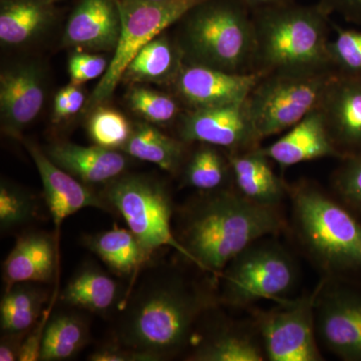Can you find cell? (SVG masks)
I'll return each instance as SVG.
<instances>
[{"instance_id": "6da1fadb", "label": "cell", "mask_w": 361, "mask_h": 361, "mask_svg": "<svg viewBox=\"0 0 361 361\" xmlns=\"http://www.w3.org/2000/svg\"><path fill=\"white\" fill-rule=\"evenodd\" d=\"M284 228L278 206L256 203L237 189L222 188L203 192L184 207L176 237L189 261L220 277L247 247Z\"/></svg>"}, {"instance_id": "7a4b0ae2", "label": "cell", "mask_w": 361, "mask_h": 361, "mask_svg": "<svg viewBox=\"0 0 361 361\" xmlns=\"http://www.w3.org/2000/svg\"><path fill=\"white\" fill-rule=\"evenodd\" d=\"M212 305L206 291L183 276L154 278L127 304L118 344L155 361L173 357L189 343L199 318Z\"/></svg>"}, {"instance_id": "3957f363", "label": "cell", "mask_w": 361, "mask_h": 361, "mask_svg": "<svg viewBox=\"0 0 361 361\" xmlns=\"http://www.w3.org/2000/svg\"><path fill=\"white\" fill-rule=\"evenodd\" d=\"M255 51L252 71L334 70L329 59L330 16L317 4L296 2L252 11Z\"/></svg>"}, {"instance_id": "277c9868", "label": "cell", "mask_w": 361, "mask_h": 361, "mask_svg": "<svg viewBox=\"0 0 361 361\" xmlns=\"http://www.w3.org/2000/svg\"><path fill=\"white\" fill-rule=\"evenodd\" d=\"M294 229L329 276L361 274V221L348 206L310 182L289 186Z\"/></svg>"}, {"instance_id": "5b68a950", "label": "cell", "mask_w": 361, "mask_h": 361, "mask_svg": "<svg viewBox=\"0 0 361 361\" xmlns=\"http://www.w3.org/2000/svg\"><path fill=\"white\" fill-rule=\"evenodd\" d=\"M185 63L234 73H253V14L243 0H205L180 20Z\"/></svg>"}, {"instance_id": "8992f818", "label": "cell", "mask_w": 361, "mask_h": 361, "mask_svg": "<svg viewBox=\"0 0 361 361\" xmlns=\"http://www.w3.org/2000/svg\"><path fill=\"white\" fill-rule=\"evenodd\" d=\"M336 73L334 70L287 71L262 75L246 99L261 141L291 129L316 110Z\"/></svg>"}, {"instance_id": "52a82bcc", "label": "cell", "mask_w": 361, "mask_h": 361, "mask_svg": "<svg viewBox=\"0 0 361 361\" xmlns=\"http://www.w3.org/2000/svg\"><path fill=\"white\" fill-rule=\"evenodd\" d=\"M222 302L248 307L261 300L280 301L297 285L298 267L290 253L267 239L254 242L239 253L220 276Z\"/></svg>"}, {"instance_id": "ba28073f", "label": "cell", "mask_w": 361, "mask_h": 361, "mask_svg": "<svg viewBox=\"0 0 361 361\" xmlns=\"http://www.w3.org/2000/svg\"><path fill=\"white\" fill-rule=\"evenodd\" d=\"M101 195L152 255L169 246L189 260L173 231L172 198L163 183L148 176L122 175L106 183Z\"/></svg>"}, {"instance_id": "9c48e42d", "label": "cell", "mask_w": 361, "mask_h": 361, "mask_svg": "<svg viewBox=\"0 0 361 361\" xmlns=\"http://www.w3.org/2000/svg\"><path fill=\"white\" fill-rule=\"evenodd\" d=\"M205 0H116L122 30L108 70L90 97L89 109H96L113 96L123 73L142 47L156 39L169 26L184 18Z\"/></svg>"}, {"instance_id": "30bf717a", "label": "cell", "mask_w": 361, "mask_h": 361, "mask_svg": "<svg viewBox=\"0 0 361 361\" xmlns=\"http://www.w3.org/2000/svg\"><path fill=\"white\" fill-rule=\"evenodd\" d=\"M319 284L312 293L294 300L278 301L267 310L252 311L254 324L270 361L323 360L315 326V302Z\"/></svg>"}, {"instance_id": "8fae6325", "label": "cell", "mask_w": 361, "mask_h": 361, "mask_svg": "<svg viewBox=\"0 0 361 361\" xmlns=\"http://www.w3.org/2000/svg\"><path fill=\"white\" fill-rule=\"evenodd\" d=\"M318 339L345 361H361V291L323 280L315 302Z\"/></svg>"}, {"instance_id": "7c38bea8", "label": "cell", "mask_w": 361, "mask_h": 361, "mask_svg": "<svg viewBox=\"0 0 361 361\" xmlns=\"http://www.w3.org/2000/svg\"><path fill=\"white\" fill-rule=\"evenodd\" d=\"M180 140L187 144L211 145L228 153L261 147L245 102L219 108L189 110L180 118Z\"/></svg>"}, {"instance_id": "4fadbf2b", "label": "cell", "mask_w": 361, "mask_h": 361, "mask_svg": "<svg viewBox=\"0 0 361 361\" xmlns=\"http://www.w3.org/2000/svg\"><path fill=\"white\" fill-rule=\"evenodd\" d=\"M262 75L234 73L185 63L172 85L189 110L219 108L245 102Z\"/></svg>"}, {"instance_id": "5bb4252c", "label": "cell", "mask_w": 361, "mask_h": 361, "mask_svg": "<svg viewBox=\"0 0 361 361\" xmlns=\"http://www.w3.org/2000/svg\"><path fill=\"white\" fill-rule=\"evenodd\" d=\"M317 109L342 159L360 155L361 75L336 73L325 89Z\"/></svg>"}, {"instance_id": "9a60e30c", "label": "cell", "mask_w": 361, "mask_h": 361, "mask_svg": "<svg viewBox=\"0 0 361 361\" xmlns=\"http://www.w3.org/2000/svg\"><path fill=\"white\" fill-rule=\"evenodd\" d=\"M23 144L39 171L45 201L56 231L66 218L82 209L96 208L106 212L113 211L101 194L94 193L84 183L56 166L39 146L28 141L23 142Z\"/></svg>"}, {"instance_id": "2e32d148", "label": "cell", "mask_w": 361, "mask_h": 361, "mask_svg": "<svg viewBox=\"0 0 361 361\" xmlns=\"http://www.w3.org/2000/svg\"><path fill=\"white\" fill-rule=\"evenodd\" d=\"M45 101L44 75L35 63H21L0 75L2 129L20 139V133L39 116Z\"/></svg>"}, {"instance_id": "e0dca14e", "label": "cell", "mask_w": 361, "mask_h": 361, "mask_svg": "<svg viewBox=\"0 0 361 361\" xmlns=\"http://www.w3.org/2000/svg\"><path fill=\"white\" fill-rule=\"evenodd\" d=\"M121 30L116 0H80L66 23L63 44L80 51H116Z\"/></svg>"}, {"instance_id": "ac0fdd59", "label": "cell", "mask_w": 361, "mask_h": 361, "mask_svg": "<svg viewBox=\"0 0 361 361\" xmlns=\"http://www.w3.org/2000/svg\"><path fill=\"white\" fill-rule=\"evenodd\" d=\"M261 151L282 169L318 159H342L318 109L304 116L281 137Z\"/></svg>"}, {"instance_id": "d6986e66", "label": "cell", "mask_w": 361, "mask_h": 361, "mask_svg": "<svg viewBox=\"0 0 361 361\" xmlns=\"http://www.w3.org/2000/svg\"><path fill=\"white\" fill-rule=\"evenodd\" d=\"M56 166L85 185L106 184L120 177L128 168L125 153L97 146H80L59 142L47 149Z\"/></svg>"}, {"instance_id": "ffe728a7", "label": "cell", "mask_w": 361, "mask_h": 361, "mask_svg": "<svg viewBox=\"0 0 361 361\" xmlns=\"http://www.w3.org/2000/svg\"><path fill=\"white\" fill-rule=\"evenodd\" d=\"M58 243L44 232H30L16 241L4 263L6 290L18 283L51 281L58 262Z\"/></svg>"}, {"instance_id": "44dd1931", "label": "cell", "mask_w": 361, "mask_h": 361, "mask_svg": "<svg viewBox=\"0 0 361 361\" xmlns=\"http://www.w3.org/2000/svg\"><path fill=\"white\" fill-rule=\"evenodd\" d=\"M261 147L227 154L233 180L238 192L249 200L278 206L289 195V186L275 174L270 159L263 154Z\"/></svg>"}, {"instance_id": "7402d4cb", "label": "cell", "mask_w": 361, "mask_h": 361, "mask_svg": "<svg viewBox=\"0 0 361 361\" xmlns=\"http://www.w3.org/2000/svg\"><path fill=\"white\" fill-rule=\"evenodd\" d=\"M191 361H263L261 337L254 322L233 323L204 337L188 355Z\"/></svg>"}, {"instance_id": "603a6c76", "label": "cell", "mask_w": 361, "mask_h": 361, "mask_svg": "<svg viewBox=\"0 0 361 361\" xmlns=\"http://www.w3.org/2000/svg\"><path fill=\"white\" fill-rule=\"evenodd\" d=\"M52 0H0V42L6 47L28 44L56 18Z\"/></svg>"}, {"instance_id": "cb8c5ba5", "label": "cell", "mask_w": 361, "mask_h": 361, "mask_svg": "<svg viewBox=\"0 0 361 361\" xmlns=\"http://www.w3.org/2000/svg\"><path fill=\"white\" fill-rule=\"evenodd\" d=\"M184 63V54L178 42L160 35L137 52L126 68L122 82L172 85Z\"/></svg>"}, {"instance_id": "d4e9b609", "label": "cell", "mask_w": 361, "mask_h": 361, "mask_svg": "<svg viewBox=\"0 0 361 361\" xmlns=\"http://www.w3.org/2000/svg\"><path fill=\"white\" fill-rule=\"evenodd\" d=\"M120 285L94 264H85L61 291V302L104 314L120 302Z\"/></svg>"}, {"instance_id": "484cf974", "label": "cell", "mask_w": 361, "mask_h": 361, "mask_svg": "<svg viewBox=\"0 0 361 361\" xmlns=\"http://www.w3.org/2000/svg\"><path fill=\"white\" fill-rule=\"evenodd\" d=\"M82 240L89 250L121 276H132L151 260L152 254L130 229L114 228Z\"/></svg>"}, {"instance_id": "4316f807", "label": "cell", "mask_w": 361, "mask_h": 361, "mask_svg": "<svg viewBox=\"0 0 361 361\" xmlns=\"http://www.w3.org/2000/svg\"><path fill=\"white\" fill-rule=\"evenodd\" d=\"M187 142L164 134L151 123H137L122 152L137 160L155 164L161 170L176 174L186 157Z\"/></svg>"}, {"instance_id": "83f0119b", "label": "cell", "mask_w": 361, "mask_h": 361, "mask_svg": "<svg viewBox=\"0 0 361 361\" xmlns=\"http://www.w3.org/2000/svg\"><path fill=\"white\" fill-rule=\"evenodd\" d=\"M47 291L18 283L6 290L0 303L2 334H27L44 313Z\"/></svg>"}, {"instance_id": "f1b7e54d", "label": "cell", "mask_w": 361, "mask_h": 361, "mask_svg": "<svg viewBox=\"0 0 361 361\" xmlns=\"http://www.w3.org/2000/svg\"><path fill=\"white\" fill-rule=\"evenodd\" d=\"M90 341L89 325L75 314H59L49 318L42 343L40 360H70Z\"/></svg>"}, {"instance_id": "f546056e", "label": "cell", "mask_w": 361, "mask_h": 361, "mask_svg": "<svg viewBox=\"0 0 361 361\" xmlns=\"http://www.w3.org/2000/svg\"><path fill=\"white\" fill-rule=\"evenodd\" d=\"M229 174L232 171L227 155L218 147L200 144L187 161L184 183L201 192L215 191L224 188Z\"/></svg>"}, {"instance_id": "4dcf8cb0", "label": "cell", "mask_w": 361, "mask_h": 361, "mask_svg": "<svg viewBox=\"0 0 361 361\" xmlns=\"http://www.w3.org/2000/svg\"><path fill=\"white\" fill-rule=\"evenodd\" d=\"M132 130V126L122 113L102 106L94 109L87 122V132L94 145L116 151H122Z\"/></svg>"}, {"instance_id": "1f68e13d", "label": "cell", "mask_w": 361, "mask_h": 361, "mask_svg": "<svg viewBox=\"0 0 361 361\" xmlns=\"http://www.w3.org/2000/svg\"><path fill=\"white\" fill-rule=\"evenodd\" d=\"M127 102L135 114L155 125H167L180 115V104L175 97L146 87H133Z\"/></svg>"}, {"instance_id": "d6a6232c", "label": "cell", "mask_w": 361, "mask_h": 361, "mask_svg": "<svg viewBox=\"0 0 361 361\" xmlns=\"http://www.w3.org/2000/svg\"><path fill=\"white\" fill-rule=\"evenodd\" d=\"M336 37L330 39L329 59L339 75H361V32L332 23Z\"/></svg>"}, {"instance_id": "836d02e7", "label": "cell", "mask_w": 361, "mask_h": 361, "mask_svg": "<svg viewBox=\"0 0 361 361\" xmlns=\"http://www.w3.org/2000/svg\"><path fill=\"white\" fill-rule=\"evenodd\" d=\"M35 213L32 197L20 188L2 180L0 185V228L2 231L27 223Z\"/></svg>"}, {"instance_id": "e575fe53", "label": "cell", "mask_w": 361, "mask_h": 361, "mask_svg": "<svg viewBox=\"0 0 361 361\" xmlns=\"http://www.w3.org/2000/svg\"><path fill=\"white\" fill-rule=\"evenodd\" d=\"M341 161L334 173V189L348 208L361 215V154Z\"/></svg>"}, {"instance_id": "d590c367", "label": "cell", "mask_w": 361, "mask_h": 361, "mask_svg": "<svg viewBox=\"0 0 361 361\" xmlns=\"http://www.w3.org/2000/svg\"><path fill=\"white\" fill-rule=\"evenodd\" d=\"M110 61L99 54L89 51H77L71 54L68 61V73L71 82L80 85L89 80L103 77L108 70Z\"/></svg>"}, {"instance_id": "8d00e7d4", "label": "cell", "mask_w": 361, "mask_h": 361, "mask_svg": "<svg viewBox=\"0 0 361 361\" xmlns=\"http://www.w3.org/2000/svg\"><path fill=\"white\" fill-rule=\"evenodd\" d=\"M51 308L52 304L47 310H44L39 319L37 320V322L33 325L30 331L27 332V334H26L23 346H21L20 355L18 360H40V353H42V343H44L45 329H47V323H49V318H51Z\"/></svg>"}, {"instance_id": "74e56055", "label": "cell", "mask_w": 361, "mask_h": 361, "mask_svg": "<svg viewBox=\"0 0 361 361\" xmlns=\"http://www.w3.org/2000/svg\"><path fill=\"white\" fill-rule=\"evenodd\" d=\"M317 6L327 16L337 14L349 23L361 25V0H318Z\"/></svg>"}, {"instance_id": "f35d334b", "label": "cell", "mask_w": 361, "mask_h": 361, "mask_svg": "<svg viewBox=\"0 0 361 361\" xmlns=\"http://www.w3.org/2000/svg\"><path fill=\"white\" fill-rule=\"evenodd\" d=\"M92 361H155L152 356L144 353L126 348L121 344L106 345L97 349L89 355Z\"/></svg>"}, {"instance_id": "ab89813d", "label": "cell", "mask_w": 361, "mask_h": 361, "mask_svg": "<svg viewBox=\"0 0 361 361\" xmlns=\"http://www.w3.org/2000/svg\"><path fill=\"white\" fill-rule=\"evenodd\" d=\"M26 334H2L0 341V361L18 360Z\"/></svg>"}, {"instance_id": "60d3db41", "label": "cell", "mask_w": 361, "mask_h": 361, "mask_svg": "<svg viewBox=\"0 0 361 361\" xmlns=\"http://www.w3.org/2000/svg\"><path fill=\"white\" fill-rule=\"evenodd\" d=\"M71 118L70 116V99H68V90L66 87L59 90L56 97H54V122L61 123V121Z\"/></svg>"}, {"instance_id": "b9f144b4", "label": "cell", "mask_w": 361, "mask_h": 361, "mask_svg": "<svg viewBox=\"0 0 361 361\" xmlns=\"http://www.w3.org/2000/svg\"><path fill=\"white\" fill-rule=\"evenodd\" d=\"M68 99H70V116L75 115L84 106L85 97L80 85L71 84L66 85Z\"/></svg>"}, {"instance_id": "7bdbcfd3", "label": "cell", "mask_w": 361, "mask_h": 361, "mask_svg": "<svg viewBox=\"0 0 361 361\" xmlns=\"http://www.w3.org/2000/svg\"><path fill=\"white\" fill-rule=\"evenodd\" d=\"M243 1L252 11H258V9L268 8V7L291 4V2H295L296 0H243Z\"/></svg>"}, {"instance_id": "ee69618b", "label": "cell", "mask_w": 361, "mask_h": 361, "mask_svg": "<svg viewBox=\"0 0 361 361\" xmlns=\"http://www.w3.org/2000/svg\"><path fill=\"white\" fill-rule=\"evenodd\" d=\"M147 1H163V0H147Z\"/></svg>"}, {"instance_id": "f6af8a7d", "label": "cell", "mask_w": 361, "mask_h": 361, "mask_svg": "<svg viewBox=\"0 0 361 361\" xmlns=\"http://www.w3.org/2000/svg\"><path fill=\"white\" fill-rule=\"evenodd\" d=\"M52 1H56V0H52Z\"/></svg>"}]
</instances>
